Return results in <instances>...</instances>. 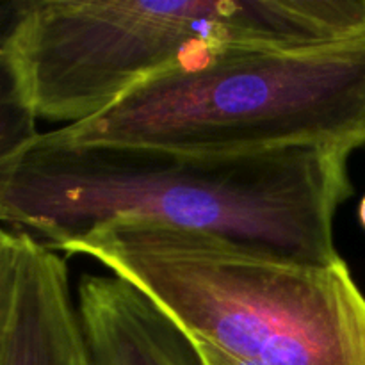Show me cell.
<instances>
[{"instance_id": "cell-1", "label": "cell", "mask_w": 365, "mask_h": 365, "mask_svg": "<svg viewBox=\"0 0 365 365\" xmlns=\"http://www.w3.org/2000/svg\"><path fill=\"white\" fill-rule=\"evenodd\" d=\"M349 155L321 146L187 153L82 145L39 132L0 157V220L50 248L114 220H148L309 266L342 262Z\"/></svg>"}, {"instance_id": "cell-2", "label": "cell", "mask_w": 365, "mask_h": 365, "mask_svg": "<svg viewBox=\"0 0 365 365\" xmlns=\"http://www.w3.org/2000/svg\"><path fill=\"white\" fill-rule=\"evenodd\" d=\"M364 31L365 0H9L0 100L68 127L205 50L296 48Z\"/></svg>"}, {"instance_id": "cell-3", "label": "cell", "mask_w": 365, "mask_h": 365, "mask_svg": "<svg viewBox=\"0 0 365 365\" xmlns=\"http://www.w3.org/2000/svg\"><path fill=\"white\" fill-rule=\"evenodd\" d=\"M148 296L192 339L259 365H365V294L346 260L309 266L148 220L59 245Z\"/></svg>"}, {"instance_id": "cell-4", "label": "cell", "mask_w": 365, "mask_h": 365, "mask_svg": "<svg viewBox=\"0 0 365 365\" xmlns=\"http://www.w3.org/2000/svg\"><path fill=\"white\" fill-rule=\"evenodd\" d=\"M50 132L82 145L187 153L321 146L351 155L365 150V31L296 48L205 50L96 116Z\"/></svg>"}, {"instance_id": "cell-5", "label": "cell", "mask_w": 365, "mask_h": 365, "mask_svg": "<svg viewBox=\"0 0 365 365\" xmlns=\"http://www.w3.org/2000/svg\"><path fill=\"white\" fill-rule=\"evenodd\" d=\"M0 365H91L66 259L13 228L0 232Z\"/></svg>"}, {"instance_id": "cell-6", "label": "cell", "mask_w": 365, "mask_h": 365, "mask_svg": "<svg viewBox=\"0 0 365 365\" xmlns=\"http://www.w3.org/2000/svg\"><path fill=\"white\" fill-rule=\"evenodd\" d=\"M77 307L91 365H207L184 328L114 274H82Z\"/></svg>"}, {"instance_id": "cell-7", "label": "cell", "mask_w": 365, "mask_h": 365, "mask_svg": "<svg viewBox=\"0 0 365 365\" xmlns=\"http://www.w3.org/2000/svg\"><path fill=\"white\" fill-rule=\"evenodd\" d=\"M195 342L200 355H202V359L205 360L207 365H259V364L248 362V360L241 359V356L232 355V353L217 348V346L212 344V342L198 341V339H195Z\"/></svg>"}, {"instance_id": "cell-8", "label": "cell", "mask_w": 365, "mask_h": 365, "mask_svg": "<svg viewBox=\"0 0 365 365\" xmlns=\"http://www.w3.org/2000/svg\"><path fill=\"white\" fill-rule=\"evenodd\" d=\"M359 221L365 230V195L362 196V200H360V203H359Z\"/></svg>"}]
</instances>
